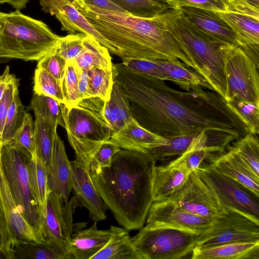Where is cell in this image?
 <instances>
[{"label":"cell","mask_w":259,"mask_h":259,"mask_svg":"<svg viewBox=\"0 0 259 259\" xmlns=\"http://www.w3.org/2000/svg\"><path fill=\"white\" fill-rule=\"evenodd\" d=\"M113 80L124 90L134 118L144 128L165 138L205 133L225 149L248 130L215 91L198 85L186 92L164 80L133 72L123 64L112 65Z\"/></svg>","instance_id":"cell-1"},{"label":"cell","mask_w":259,"mask_h":259,"mask_svg":"<svg viewBox=\"0 0 259 259\" xmlns=\"http://www.w3.org/2000/svg\"><path fill=\"white\" fill-rule=\"evenodd\" d=\"M156 161L150 153L121 149L109 166L90 172L106 207L128 231L140 229L146 222L153 202L152 176Z\"/></svg>","instance_id":"cell-2"},{"label":"cell","mask_w":259,"mask_h":259,"mask_svg":"<svg viewBox=\"0 0 259 259\" xmlns=\"http://www.w3.org/2000/svg\"><path fill=\"white\" fill-rule=\"evenodd\" d=\"M78 11L111 46L110 53L122 60H180L194 69L171 34L164 27L159 14L143 18L101 9L73 0Z\"/></svg>","instance_id":"cell-3"},{"label":"cell","mask_w":259,"mask_h":259,"mask_svg":"<svg viewBox=\"0 0 259 259\" xmlns=\"http://www.w3.org/2000/svg\"><path fill=\"white\" fill-rule=\"evenodd\" d=\"M164 27L200 74L216 92L226 99L227 83L221 48L183 18L175 9H168L159 15Z\"/></svg>","instance_id":"cell-4"},{"label":"cell","mask_w":259,"mask_h":259,"mask_svg":"<svg viewBox=\"0 0 259 259\" xmlns=\"http://www.w3.org/2000/svg\"><path fill=\"white\" fill-rule=\"evenodd\" d=\"M105 101L98 97L83 99L70 106L60 103L68 141L75 159L90 170L91 158L110 139L112 130L104 114Z\"/></svg>","instance_id":"cell-5"},{"label":"cell","mask_w":259,"mask_h":259,"mask_svg":"<svg viewBox=\"0 0 259 259\" xmlns=\"http://www.w3.org/2000/svg\"><path fill=\"white\" fill-rule=\"evenodd\" d=\"M60 36L42 21L16 10L5 13L0 30V58L38 61L56 45Z\"/></svg>","instance_id":"cell-6"},{"label":"cell","mask_w":259,"mask_h":259,"mask_svg":"<svg viewBox=\"0 0 259 259\" xmlns=\"http://www.w3.org/2000/svg\"><path fill=\"white\" fill-rule=\"evenodd\" d=\"M258 46H221L227 83L226 100L259 106Z\"/></svg>","instance_id":"cell-7"},{"label":"cell","mask_w":259,"mask_h":259,"mask_svg":"<svg viewBox=\"0 0 259 259\" xmlns=\"http://www.w3.org/2000/svg\"><path fill=\"white\" fill-rule=\"evenodd\" d=\"M200 233L172 226L148 223L132 238L141 259H179L191 253Z\"/></svg>","instance_id":"cell-8"},{"label":"cell","mask_w":259,"mask_h":259,"mask_svg":"<svg viewBox=\"0 0 259 259\" xmlns=\"http://www.w3.org/2000/svg\"><path fill=\"white\" fill-rule=\"evenodd\" d=\"M1 156L11 192L19 211L25 221L40 233L39 217L29 187L27 166L31 154L8 143L2 144Z\"/></svg>","instance_id":"cell-9"},{"label":"cell","mask_w":259,"mask_h":259,"mask_svg":"<svg viewBox=\"0 0 259 259\" xmlns=\"http://www.w3.org/2000/svg\"><path fill=\"white\" fill-rule=\"evenodd\" d=\"M224 209L220 215L212 219L211 227L200 234L197 246L259 241V220L233 208Z\"/></svg>","instance_id":"cell-10"},{"label":"cell","mask_w":259,"mask_h":259,"mask_svg":"<svg viewBox=\"0 0 259 259\" xmlns=\"http://www.w3.org/2000/svg\"><path fill=\"white\" fill-rule=\"evenodd\" d=\"M79 206L75 196L68 201L55 193H49L45 217L40 222V231L45 241L61 250L69 259L73 232V216Z\"/></svg>","instance_id":"cell-11"},{"label":"cell","mask_w":259,"mask_h":259,"mask_svg":"<svg viewBox=\"0 0 259 259\" xmlns=\"http://www.w3.org/2000/svg\"><path fill=\"white\" fill-rule=\"evenodd\" d=\"M224 207H231L259 220V197L236 181L203 163L196 170Z\"/></svg>","instance_id":"cell-12"},{"label":"cell","mask_w":259,"mask_h":259,"mask_svg":"<svg viewBox=\"0 0 259 259\" xmlns=\"http://www.w3.org/2000/svg\"><path fill=\"white\" fill-rule=\"evenodd\" d=\"M197 215L213 219L224 211L217 197L195 170L169 199Z\"/></svg>","instance_id":"cell-13"},{"label":"cell","mask_w":259,"mask_h":259,"mask_svg":"<svg viewBox=\"0 0 259 259\" xmlns=\"http://www.w3.org/2000/svg\"><path fill=\"white\" fill-rule=\"evenodd\" d=\"M38 1L45 13L54 16L60 22L62 30L67 31L69 34H75L78 31L93 37L110 52V44L78 11L73 4V0Z\"/></svg>","instance_id":"cell-14"},{"label":"cell","mask_w":259,"mask_h":259,"mask_svg":"<svg viewBox=\"0 0 259 259\" xmlns=\"http://www.w3.org/2000/svg\"><path fill=\"white\" fill-rule=\"evenodd\" d=\"M147 223H156L202 233L211 226L212 219L193 214L168 199L152 203L147 217Z\"/></svg>","instance_id":"cell-15"},{"label":"cell","mask_w":259,"mask_h":259,"mask_svg":"<svg viewBox=\"0 0 259 259\" xmlns=\"http://www.w3.org/2000/svg\"><path fill=\"white\" fill-rule=\"evenodd\" d=\"M176 10L183 18L210 41L220 45L240 46L231 28L216 13L186 6Z\"/></svg>","instance_id":"cell-16"},{"label":"cell","mask_w":259,"mask_h":259,"mask_svg":"<svg viewBox=\"0 0 259 259\" xmlns=\"http://www.w3.org/2000/svg\"><path fill=\"white\" fill-rule=\"evenodd\" d=\"M216 14L230 26L240 46L259 45V8L240 0L228 12Z\"/></svg>","instance_id":"cell-17"},{"label":"cell","mask_w":259,"mask_h":259,"mask_svg":"<svg viewBox=\"0 0 259 259\" xmlns=\"http://www.w3.org/2000/svg\"><path fill=\"white\" fill-rule=\"evenodd\" d=\"M1 145L0 140V203L16 237L17 243L42 242L44 239L40 233L25 221L14 202L4 170Z\"/></svg>","instance_id":"cell-18"},{"label":"cell","mask_w":259,"mask_h":259,"mask_svg":"<svg viewBox=\"0 0 259 259\" xmlns=\"http://www.w3.org/2000/svg\"><path fill=\"white\" fill-rule=\"evenodd\" d=\"M71 163L73 169L72 190L79 205L89 210L94 222L104 220L107 207L92 180L90 170L75 159Z\"/></svg>","instance_id":"cell-19"},{"label":"cell","mask_w":259,"mask_h":259,"mask_svg":"<svg viewBox=\"0 0 259 259\" xmlns=\"http://www.w3.org/2000/svg\"><path fill=\"white\" fill-rule=\"evenodd\" d=\"M73 169L68 158L63 141L55 135L52 153L48 170L49 192L62 196L65 201L69 200L72 190Z\"/></svg>","instance_id":"cell-20"},{"label":"cell","mask_w":259,"mask_h":259,"mask_svg":"<svg viewBox=\"0 0 259 259\" xmlns=\"http://www.w3.org/2000/svg\"><path fill=\"white\" fill-rule=\"evenodd\" d=\"M207 160L212 169L240 183L259 197V177L233 151L228 149Z\"/></svg>","instance_id":"cell-21"},{"label":"cell","mask_w":259,"mask_h":259,"mask_svg":"<svg viewBox=\"0 0 259 259\" xmlns=\"http://www.w3.org/2000/svg\"><path fill=\"white\" fill-rule=\"evenodd\" d=\"M110 140L121 149L150 153L153 149L168 143V140L141 126L134 118L115 133Z\"/></svg>","instance_id":"cell-22"},{"label":"cell","mask_w":259,"mask_h":259,"mask_svg":"<svg viewBox=\"0 0 259 259\" xmlns=\"http://www.w3.org/2000/svg\"><path fill=\"white\" fill-rule=\"evenodd\" d=\"M190 172L179 165L169 163L155 166L152 176L153 202L169 199L184 184Z\"/></svg>","instance_id":"cell-23"},{"label":"cell","mask_w":259,"mask_h":259,"mask_svg":"<svg viewBox=\"0 0 259 259\" xmlns=\"http://www.w3.org/2000/svg\"><path fill=\"white\" fill-rule=\"evenodd\" d=\"M192 259H259V241L227 243L200 247L191 252Z\"/></svg>","instance_id":"cell-24"},{"label":"cell","mask_w":259,"mask_h":259,"mask_svg":"<svg viewBox=\"0 0 259 259\" xmlns=\"http://www.w3.org/2000/svg\"><path fill=\"white\" fill-rule=\"evenodd\" d=\"M97 223L94 222L91 227L72 236L69 259H91L106 245L111 237V230L98 229Z\"/></svg>","instance_id":"cell-25"},{"label":"cell","mask_w":259,"mask_h":259,"mask_svg":"<svg viewBox=\"0 0 259 259\" xmlns=\"http://www.w3.org/2000/svg\"><path fill=\"white\" fill-rule=\"evenodd\" d=\"M104 114L112 133L117 132L134 119L124 90L114 80L110 98L105 102Z\"/></svg>","instance_id":"cell-26"},{"label":"cell","mask_w":259,"mask_h":259,"mask_svg":"<svg viewBox=\"0 0 259 259\" xmlns=\"http://www.w3.org/2000/svg\"><path fill=\"white\" fill-rule=\"evenodd\" d=\"M211 139L204 132L196 135L187 149L169 163L181 166L188 171L196 170L209 157L219 154Z\"/></svg>","instance_id":"cell-27"},{"label":"cell","mask_w":259,"mask_h":259,"mask_svg":"<svg viewBox=\"0 0 259 259\" xmlns=\"http://www.w3.org/2000/svg\"><path fill=\"white\" fill-rule=\"evenodd\" d=\"M111 235L106 245L91 259H141L137 252L128 230L111 226Z\"/></svg>","instance_id":"cell-28"},{"label":"cell","mask_w":259,"mask_h":259,"mask_svg":"<svg viewBox=\"0 0 259 259\" xmlns=\"http://www.w3.org/2000/svg\"><path fill=\"white\" fill-rule=\"evenodd\" d=\"M29 187L36 212L41 220L45 217L49 195L48 170L37 158H30L28 162Z\"/></svg>","instance_id":"cell-29"},{"label":"cell","mask_w":259,"mask_h":259,"mask_svg":"<svg viewBox=\"0 0 259 259\" xmlns=\"http://www.w3.org/2000/svg\"><path fill=\"white\" fill-rule=\"evenodd\" d=\"M162 66L167 80L173 81L181 88L186 90L193 85H200L213 91L209 83L196 71L180 60H157Z\"/></svg>","instance_id":"cell-30"},{"label":"cell","mask_w":259,"mask_h":259,"mask_svg":"<svg viewBox=\"0 0 259 259\" xmlns=\"http://www.w3.org/2000/svg\"><path fill=\"white\" fill-rule=\"evenodd\" d=\"M83 44V52L73 61L79 69L87 71L96 66L108 71L112 70L111 57L105 47L94 37L87 35Z\"/></svg>","instance_id":"cell-31"},{"label":"cell","mask_w":259,"mask_h":259,"mask_svg":"<svg viewBox=\"0 0 259 259\" xmlns=\"http://www.w3.org/2000/svg\"><path fill=\"white\" fill-rule=\"evenodd\" d=\"M57 128L38 116H35L33 141L37 158L48 170Z\"/></svg>","instance_id":"cell-32"},{"label":"cell","mask_w":259,"mask_h":259,"mask_svg":"<svg viewBox=\"0 0 259 259\" xmlns=\"http://www.w3.org/2000/svg\"><path fill=\"white\" fill-rule=\"evenodd\" d=\"M259 177V140L257 135L248 133L228 147Z\"/></svg>","instance_id":"cell-33"},{"label":"cell","mask_w":259,"mask_h":259,"mask_svg":"<svg viewBox=\"0 0 259 259\" xmlns=\"http://www.w3.org/2000/svg\"><path fill=\"white\" fill-rule=\"evenodd\" d=\"M15 259H66V256L52 244L47 242H19L15 246Z\"/></svg>","instance_id":"cell-34"},{"label":"cell","mask_w":259,"mask_h":259,"mask_svg":"<svg viewBox=\"0 0 259 259\" xmlns=\"http://www.w3.org/2000/svg\"><path fill=\"white\" fill-rule=\"evenodd\" d=\"M35 116H38L53 127H65L60 103L54 99L46 96L33 94L29 106Z\"/></svg>","instance_id":"cell-35"},{"label":"cell","mask_w":259,"mask_h":259,"mask_svg":"<svg viewBox=\"0 0 259 259\" xmlns=\"http://www.w3.org/2000/svg\"><path fill=\"white\" fill-rule=\"evenodd\" d=\"M27 112L20 100L18 88L14 92L13 98L7 115L3 133L0 139L2 144L10 143L22 126Z\"/></svg>","instance_id":"cell-36"},{"label":"cell","mask_w":259,"mask_h":259,"mask_svg":"<svg viewBox=\"0 0 259 259\" xmlns=\"http://www.w3.org/2000/svg\"><path fill=\"white\" fill-rule=\"evenodd\" d=\"M128 14L143 18H151L168 8L163 2L154 0H111Z\"/></svg>","instance_id":"cell-37"},{"label":"cell","mask_w":259,"mask_h":259,"mask_svg":"<svg viewBox=\"0 0 259 259\" xmlns=\"http://www.w3.org/2000/svg\"><path fill=\"white\" fill-rule=\"evenodd\" d=\"M34 93L51 97L59 103H65L61 84L46 70L36 67L34 75Z\"/></svg>","instance_id":"cell-38"},{"label":"cell","mask_w":259,"mask_h":259,"mask_svg":"<svg viewBox=\"0 0 259 259\" xmlns=\"http://www.w3.org/2000/svg\"><path fill=\"white\" fill-rule=\"evenodd\" d=\"M87 72L93 96L98 97L105 101L108 100L113 84L112 70L108 71L95 66Z\"/></svg>","instance_id":"cell-39"},{"label":"cell","mask_w":259,"mask_h":259,"mask_svg":"<svg viewBox=\"0 0 259 259\" xmlns=\"http://www.w3.org/2000/svg\"><path fill=\"white\" fill-rule=\"evenodd\" d=\"M239 0H163L168 9L195 7L215 13L228 12Z\"/></svg>","instance_id":"cell-40"},{"label":"cell","mask_w":259,"mask_h":259,"mask_svg":"<svg viewBox=\"0 0 259 259\" xmlns=\"http://www.w3.org/2000/svg\"><path fill=\"white\" fill-rule=\"evenodd\" d=\"M226 101L229 107L244 123L248 132L257 135L259 133V106L234 100Z\"/></svg>","instance_id":"cell-41"},{"label":"cell","mask_w":259,"mask_h":259,"mask_svg":"<svg viewBox=\"0 0 259 259\" xmlns=\"http://www.w3.org/2000/svg\"><path fill=\"white\" fill-rule=\"evenodd\" d=\"M197 135L166 138L168 140L167 144L156 147L151 150L150 153L156 161L164 160L175 156H179L187 149Z\"/></svg>","instance_id":"cell-42"},{"label":"cell","mask_w":259,"mask_h":259,"mask_svg":"<svg viewBox=\"0 0 259 259\" xmlns=\"http://www.w3.org/2000/svg\"><path fill=\"white\" fill-rule=\"evenodd\" d=\"M85 35L79 33L61 37L55 48L67 61H73L83 52V39Z\"/></svg>","instance_id":"cell-43"},{"label":"cell","mask_w":259,"mask_h":259,"mask_svg":"<svg viewBox=\"0 0 259 259\" xmlns=\"http://www.w3.org/2000/svg\"><path fill=\"white\" fill-rule=\"evenodd\" d=\"M78 85V76L76 66L73 61H67L61 83L65 105L70 106L80 100Z\"/></svg>","instance_id":"cell-44"},{"label":"cell","mask_w":259,"mask_h":259,"mask_svg":"<svg viewBox=\"0 0 259 259\" xmlns=\"http://www.w3.org/2000/svg\"><path fill=\"white\" fill-rule=\"evenodd\" d=\"M34 129V121L27 112L22 126L10 142L17 148L28 152L33 158L37 157L33 141Z\"/></svg>","instance_id":"cell-45"},{"label":"cell","mask_w":259,"mask_h":259,"mask_svg":"<svg viewBox=\"0 0 259 259\" xmlns=\"http://www.w3.org/2000/svg\"><path fill=\"white\" fill-rule=\"evenodd\" d=\"M122 63L134 72L167 80L163 68L157 60L126 59L123 60Z\"/></svg>","instance_id":"cell-46"},{"label":"cell","mask_w":259,"mask_h":259,"mask_svg":"<svg viewBox=\"0 0 259 259\" xmlns=\"http://www.w3.org/2000/svg\"><path fill=\"white\" fill-rule=\"evenodd\" d=\"M121 148L111 140L104 142L92 156L90 162V172H96L109 166L113 156Z\"/></svg>","instance_id":"cell-47"},{"label":"cell","mask_w":259,"mask_h":259,"mask_svg":"<svg viewBox=\"0 0 259 259\" xmlns=\"http://www.w3.org/2000/svg\"><path fill=\"white\" fill-rule=\"evenodd\" d=\"M36 67L42 68L62 83L67 61L57 52L55 47L37 61Z\"/></svg>","instance_id":"cell-48"},{"label":"cell","mask_w":259,"mask_h":259,"mask_svg":"<svg viewBox=\"0 0 259 259\" xmlns=\"http://www.w3.org/2000/svg\"><path fill=\"white\" fill-rule=\"evenodd\" d=\"M16 244V237L0 203V249L6 259H15L14 248Z\"/></svg>","instance_id":"cell-49"},{"label":"cell","mask_w":259,"mask_h":259,"mask_svg":"<svg viewBox=\"0 0 259 259\" xmlns=\"http://www.w3.org/2000/svg\"><path fill=\"white\" fill-rule=\"evenodd\" d=\"M19 85V80L15 77L6 88L0 100V139L1 138L8 110L12 102L15 91Z\"/></svg>","instance_id":"cell-50"},{"label":"cell","mask_w":259,"mask_h":259,"mask_svg":"<svg viewBox=\"0 0 259 259\" xmlns=\"http://www.w3.org/2000/svg\"><path fill=\"white\" fill-rule=\"evenodd\" d=\"M76 67L78 76V88L79 100L93 97L89 85V78L87 71L79 69L76 66Z\"/></svg>","instance_id":"cell-51"},{"label":"cell","mask_w":259,"mask_h":259,"mask_svg":"<svg viewBox=\"0 0 259 259\" xmlns=\"http://www.w3.org/2000/svg\"><path fill=\"white\" fill-rule=\"evenodd\" d=\"M94 7L128 14L126 11L111 0H80Z\"/></svg>","instance_id":"cell-52"},{"label":"cell","mask_w":259,"mask_h":259,"mask_svg":"<svg viewBox=\"0 0 259 259\" xmlns=\"http://www.w3.org/2000/svg\"><path fill=\"white\" fill-rule=\"evenodd\" d=\"M15 77L10 73V68L7 66L3 73L0 75V100L8 84Z\"/></svg>","instance_id":"cell-53"},{"label":"cell","mask_w":259,"mask_h":259,"mask_svg":"<svg viewBox=\"0 0 259 259\" xmlns=\"http://www.w3.org/2000/svg\"><path fill=\"white\" fill-rule=\"evenodd\" d=\"M29 0H10L9 4L16 10H21L26 7Z\"/></svg>","instance_id":"cell-54"},{"label":"cell","mask_w":259,"mask_h":259,"mask_svg":"<svg viewBox=\"0 0 259 259\" xmlns=\"http://www.w3.org/2000/svg\"><path fill=\"white\" fill-rule=\"evenodd\" d=\"M252 5L259 8V0H247Z\"/></svg>","instance_id":"cell-55"},{"label":"cell","mask_w":259,"mask_h":259,"mask_svg":"<svg viewBox=\"0 0 259 259\" xmlns=\"http://www.w3.org/2000/svg\"><path fill=\"white\" fill-rule=\"evenodd\" d=\"M4 13L0 12V30L1 29L2 23H3V17L4 16Z\"/></svg>","instance_id":"cell-56"},{"label":"cell","mask_w":259,"mask_h":259,"mask_svg":"<svg viewBox=\"0 0 259 259\" xmlns=\"http://www.w3.org/2000/svg\"><path fill=\"white\" fill-rule=\"evenodd\" d=\"M0 259H6L5 256L0 249Z\"/></svg>","instance_id":"cell-57"},{"label":"cell","mask_w":259,"mask_h":259,"mask_svg":"<svg viewBox=\"0 0 259 259\" xmlns=\"http://www.w3.org/2000/svg\"><path fill=\"white\" fill-rule=\"evenodd\" d=\"M10 0H0V5L3 4L5 3H9Z\"/></svg>","instance_id":"cell-58"},{"label":"cell","mask_w":259,"mask_h":259,"mask_svg":"<svg viewBox=\"0 0 259 259\" xmlns=\"http://www.w3.org/2000/svg\"><path fill=\"white\" fill-rule=\"evenodd\" d=\"M158 1L159 2H163V0H158ZM164 3V2H163Z\"/></svg>","instance_id":"cell-59"},{"label":"cell","mask_w":259,"mask_h":259,"mask_svg":"<svg viewBox=\"0 0 259 259\" xmlns=\"http://www.w3.org/2000/svg\"><path fill=\"white\" fill-rule=\"evenodd\" d=\"M155 1H158V0H155Z\"/></svg>","instance_id":"cell-60"},{"label":"cell","mask_w":259,"mask_h":259,"mask_svg":"<svg viewBox=\"0 0 259 259\" xmlns=\"http://www.w3.org/2000/svg\"><path fill=\"white\" fill-rule=\"evenodd\" d=\"M155 1V0H154Z\"/></svg>","instance_id":"cell-61"}]
</instances>
